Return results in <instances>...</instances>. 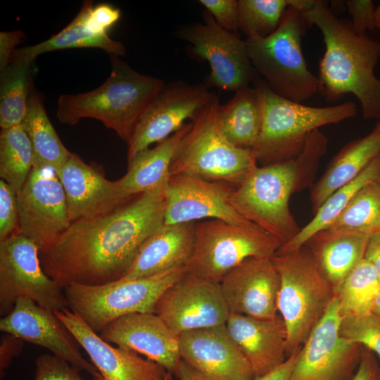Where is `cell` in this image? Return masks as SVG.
<instances>
[{
  "instance_id": "cell-1",
  "label": "cell",
  "mask_w": 380,
  "mask_h": 380,
  "mask_svg": "<svg viewBox=\"0 0 380 380\" xmlns=\"http://www.w3.org/2000/svg\"><path fill=\"white\" fill-rule=\"evenodd\" d=\"M165 190L139 194L103 215L72 222L39 253L44 272L63 289L120 279L145 241L164 224Z\"/></svg>"
},
{
  "instance_id": "cell-2",
  "label": "cell",
  "mask_w": 380,
  "mask_h": 380,
  "mask_svg": "<svg viewBox=\"0 0 380 380\" xmlns=\"http://www.w3.org/2000/svg\"><path fill=\"white\" fill-rule=\"evenodd\" d=\"M303 13L310 26L322 32L325 44L319 63L318 92L327 101L353 94L365 120H380V80L374 74L380 42L356 34L350 24L337 18L327 1L315 0Z\"/></svg>"
},
{
  "instance_id": "cell-3",
  "label": "cell",
  "mask_w": 380,
  "mask_h": 380,
  "mask_svg": "<svg viewBox=\"0 0 380 380\" xmlns=\"http://www.w3.org/2000/svg\"><path fill=\"white\" fill-rule=\"evenodd\" d=\"M327 145L324 135L315 130L297 158L255 166L233 189L230 204L242 217L277 239L281 246L286 243L301 229L290 211V196L312 183Z\"/></svg>"
},
{
  "instance_id": "cell-4",
  "label": "cell",
  "mask_w": 380,
  "mask_h": 380,
  "mask_svg": "<svg viewBox=\"0 0 380 380\" xmlns=\"http://www.w3.org/2000/svg\"><path fill=\"white\" fill-rule=\"evenodd\" d=\"M110 73L102 84L87 92L60 96L56 117L70 125L96 119L128 144L141 116L165 83L141 74L118 56L110 55Z\"/></svg>"
},
{
  "instance_id": "cell-5",
  "label": "cell",
  "mask_w": 380,
  "mask_h": 380,
  "mask_svg": "<svg viewBox=\"0 0 380 380\" xmlns=\"http://www.w3.org/2000/svg\"><path fill=\"white\" fill-rule=\"evenodd\" d=\"M260 102L262 125L252 152L260 166L297 158L310 134L319 127L353 118V101L312 107L284 98L255 75L252 80Z\"/></svg>"
},
{
  "instance_id": "cell-6",
  "label": "cell",
  "mask_w": 380,
  "mask_h": 380,
  "mask_svg": "<svg viewBox=\"0 0 380 380\" xmlns=\"http://www.w3.org/2000/svg\"><path fill=\"white\" fill-rule=\"evenodd\" d=\"M271 260L280 278L277 309L286 326L289 357L300 350L336 296L305 246L275 253Z\"/></svg>"
},
{
  "instance_id": "cell-7",
  "label": "cell",
  "mask_w": 380,
  "mask_h": 380,
  "mask_svg": "<svg viewBox=\"0 0 380 380\" xmlns=\"http://www.w3.org/2000/svg\"><path fill=\"white\" fill-rule=\"evenodd\" d=\"M310 26L303 11L289 6L272 34L245 40L252 66L270 89L301 103L319 91L318 77L308 68L301 48Z\"/></svg>"
},
{
  "instance_id": "cell-8",
  "label": "cell",
  "mask_w": 380,
  "mask_h": 380,
  "mask_svg": "<svg viewBox=\"0 0 380 380\" xmlns=\"http://www.w3.org/2000/svg\"><path fill=\"white\" fill-rule=\"evenodd\" d=\"M219 106V97L213 93L182 139L170 175H185L236 187L258 165L251 150L234 146L222 134L217 120Z\"/></svg>"
},
{
  "instance_id": "cell-9",
  "label": "cell",
  "mask_w": 380,
  "mask_h": 380,
  "mask_svg": "<svg viewBox=\"0 0 380 380\" xmlns=\"http://www.w3.org/2000/svg\"><path fill=\"white\" fill-rule=\"evenodd\" d=\"M186 273V266H182L138 279L94 286L72 283L63 291L69 308L99 334L122 316L154 313L160 296Z\"/></svg>"
},
{
  "instance_id": "cell-10",
  "label": "cell",
  "mask_w": 380,
  "mask_h": 380,
  "mask_svg": "<svg viewBox=\"0 0 380 380\" xmlns=\"http://www.w3.org/2000/svg\"><path fill=\"white\" fill-rule=\"evenodd\" d=\"M281 246L277 239L253 222L236 225L217 219L198 222L186 272L220 283L244 260L272 258Z\"/></svg>"
},
{
  "instance_id": "cell-11",
  "label": "cell",
  "mask_w": 380,
  "mask_h": 380,
  "mask_svg": "<svg viewBox=\"0 0 380 380\" xmlns=\"http://www.w3.org/2000/svg\"><path fill=\"white\" fill-rule=\"evenodd\" d=\"M20 298L51 311L69 308L63 289L42 269L37 246L15 232L0 241L1 316L8 315Z\"/></svg>"
},
{
  "instance_id": "cell-12",
  "label": "cell",
  "mask_w": 380,
  "mask_h": 380,
  "mask_svg": "<svg viewBox=\"0 0 380 380\" xmlns=\"http://www.w3.org/2000/svg\"><path fill=\"white\" fill-rule=\"evenodd\" d=\"M341 319L335 297L298 350L289 380H351L363 347L340 335Z\"/></svg>"
},
{
  "instance_id": "cell-13",
  "label": "cell",
  "mask_w": 380,
  "mask_h": 380,
  "mask_svg": "<svg viewBox=\"0 0 380 380\" xmlns=\"http://www.w3.org/2000/svg\"><path fill=\"white\" fill-rule=\"evenodd\" d=\"M16 232L33 241L39 253L49 248L71 224L63 185L55 170L33 167L17 193Z\"/></svg>"
},
{
  "instance_id": "cell-14",
  "label": "cell",
  "mask_w": 380,
  "mask_h": 380,
  "mask_svg": "<svg viewBox=\"0 0 380 380\" xmlns=\"http://www.w3.org/2000/svg\"><path fill=\"white\" fill-rule=\"evenodd\" d=\"M203 23L179 27L175 35L191 44L196 57L208 62L212 84L235 91L248 87L256 72L248 56L246 42L220 27L209 12L203 13Z\"/></svg>"
},
{
  "instance_id": "cell-15",
  "label": "cell",
  "mask_w": 380,
  "mask_h": 380,
  "mask_svg": "<svg viewBox=\"0 0 380 380\" xmlns=\"http://www.w3.org/2000/svg\"><path fill=\"white\" fill-rule=\"evenodd\" d=\"M213 93L201 84L174 82L165 84L139 120L128 142L127 160L159 143L191 121L209 103Z\"/></svg>"
},
{
  "instance_id": "cell-16",
  "label": "cell",
  "mask_w": 380,
  "mask_h": 380,
  "mask_svg": "<svg viewBox=\"0 0 380 380\" xmlns=\"http://www.w3.org/2000/svg\"><path fill=\"white\" fill-rule=\"evenodd\" d=\"M154 313L177 336L225 324L229 315L220 283L187 272L163 293Z\"/></svg>"
},
{
  "instance_id": "cell-17",
  "label": "cell",
  "mask_w": 380,
  "mask_h": 380,
  "mask_svg": "<svg viewBox=\"0 0 380 380\" xmlns=\"http://www.w3.org/2000/svg\"><path fill=\"white\" fill-rule=\"evenodd\" d=\"M234 188L222 182H210L185 175H170L165 189L164 224L189 222L203 218L220 220L236 225L251 223L229 203Z\"/></svg>"
},
{
  "instance_id": "cell-18",
  "label": "cell",
  "mask_w": 380,
  "mask_h": 380,
  "mask_svg": "<svg viewBox=\"0 0 380 380\" xmlns=\"http://www.w3.org/2000/svg\"><path fill=\"white\" fill-rule=\"evenodd\" d=\"M0 330L49 349L94 379L101 377L94 365L82 356L80 344L53 312L33 300L18 298L12 311L1 319Z\"/></svg>"
},
{
  "instance_id": "cell-19",
  "label": "cell",
  "mask_w": 380,
  "mask_h": 380,
  "mask_svg": "<svg viewBox=\"0 0 380 380\" xmlns=\"http://www.w3.org/2000/svg\"><path fill=\"white\" fill-rule=\"evenodd\" d=\"M182 360L205 380H253L247 360L226 324L189 330L178 336Z\"/></svg>"
},
{
  "instance_id": "cell-20",
  "label": "cell",
  "mask_w": 380,
  "mask_h": 380,
  "mask_svg": "<svg viewBox=\"0 0 380 380\" xmlns=\"http://www.w3.org/2000/svg\"><path fill=\"white\" fill-rule=\"evenodd\" d=\"M53 312L87 352L100 373L101 377L93 380L172 379V374L161 365L144 359L133 350L110 346L71 310Z\"/></svg>"
},
{
  "instance_id": "cell-21",
  "label": "cell",
  "mask_w": 380,
  "mask_h": 380,
  "mask_svg": "<svg viewBox=\"0 0 380 380\" xmlns=\"http://www.w3.org/2000/svg\"><path fill=\"white\" fill-rule=\"evenodd\" d=\"M229 313L270 319L278 315L280 278L271 258H251L220 281Z\"/></svg>"
},
{
  "instance_id": "cell-22",
  "label": "cell",
  "mask_w": 380,
  "mask_h": 380,
  "mask_svg": "<svg viewBox=\"0 0 380 380\" xmlns=\"http://www.w3.org/2000/svg\"><path fill=\"white\" fill-rule=\"evenodd\" d=\"M57 175L65 191L71 222L105 215L132 199L118 180H108L98 168L73 153Z\"/></svg>"
},
{
  "instance_id": "cell-23",
  "label": "cell",
  "mask_w": 380,
  "mask_h": 380,
  "mask_svg": "<svg viewBox=\"0 0 380 380\" xmlns=\"http://www.w3.org/2000/svg\"><path fill=\"white\" fill-rule=\"evenodd\" d=\"M105 341L145 355L177 376L182 358L178 337L155 313L135 312L109 324L99 334Z\"/></svg>"
},
{
  "instance_id": "cell-24",
  "label": "cell",
  "mask_w": 380,
  "mask_h": 380,
  "mask_svg": "<svg viewBox=\"0 0 380 380\" xmlns=\"http://www.w3.org/2000/svg\"><path fill=\"white\" fill-rule=\"evenodd\" d=\"M226 327L251 365L255 378L272 372L288 358L286 329L280 315L261 319L229 313Z\"/></svg>"
},
{
  "instance_id": "cell-25",
  "label": "cell",
  "mask_w": 380,
  "mask_h": 380,
  "mask_svg": "<svg viewBox=\"0 0 380 380\" xmlns=\"http://www.w3.org/2000/svg\"><path fill=\"white\" fill-rule=\"evenodd\" d=\"M195 242L196 222L163 224L145 241L119 280L146 278L186 266Z\"/></svg>"
},
{
  "instance_id": "cell-26",
  "label": "cell",
  "mask_w": 380,
  "mask_h": 380,
  "mask_svg": "<svg viewBox=\"0 0 380 380\" xmlns=\"http://www.w3.org/2000/svg\"><path fill=\"white\" fill-rule=\"evenodd\" d=\"M369 236L354 231L326 228L312 235L303 246L310 250L319 272L334 290L365 258Z\"/></svg>"
},
{
  "instance_id": "cell-27",
  "label": "cell",
  "mask_w": 380,
  "mask_h": 380,
  "mask_svg": "<svg viewBox=\"0 0 380 380\" xmlns=\"http://www.w3.org/2000/svg\"><path fill=\"white\" fill-rule=\"evenodd\" d=\"M191 125V122L185 124L155 147L140 151L127 160V172L118 182L129 198L165 190L170 177V170L175 154Z\"/></svg>"
},
{
  "instance_id": "cell-28",
  "label": "cell",
  "mask_w": 380,
  "mask_h": 380,
  "mask_svg": "<svg viewBox=\"0 0 380 380\" xmlns=\"http://www.w3.org/2000/svg\"><path fill=\"white\" fill-rule=\"evenodd\" d=\"M379 152L380 129L376 125L367 136L344 146L311 189L313 213H315L332 194L355 179Z\"/></svg>"
},
{
  "instance_id": "cell-29",
  "label": "cell",
  "mask_w": 380,
  "mask_h": 380,
  "mask_svg": "<svg viewBox=\"0 0 380 380\" xmlns=\"http://www.w3.org/2000/svg\"><path fill=\"white\" fill-rule=\"evenodd\" d=\"M93 6L92 1H84L77 15L65 28L47 40L16 49L11 62L32 64L41 54L73 48H99L109 55L125 56L126 50L121 42L111 39L107 32L95 30L88 23V15Z\"/></svg>"
},
{
  "instance_id": "cell-30",
  "label": "cell",
  "mask_w": 380,
  "mask_h": 380,
  "mask_svg": "<svg viewBox=\"0 0 380 380\" xmlns=\"http://www.w3.org/2000/svg\"><path fill=\"white\" fill-rule=\"evenodd\" d=\"M219 128L234 146L253 150L261 132L262 113L255 89L248 87L235 91L217 113Z\"/></svg>"
},
{
  "instance_id": "cell-31",
  "label": "cell",
  "mask_w": 380,
  "mask_h": 380,
  "mask_svg": "<svg viewBox=\"0 0 380 380\" xmlns=\"http://www.w3.org/2000/svg\"><path fill=\"white\" fill-rule=\"evenodd\" d=\"M33 150V167L61 170L71 154L63 144L46 114L43 99L32 86L21 123Z\"/></svg>"
},
{
  "instance_id": "cell-32",
  "label": "cell",
  "mask_w": 380,
  "mask_h": 380,
  "mask_svg": "<svg viewBox=\"0 0 380 380\" xmlns=\"http://www.w3.org/2000/svg\"><path fill=\"white\" fill-rule=\"evenodd\" d=\"M372 182H380V152L355 179L332 194L317 210L314 217L293 239L280 246L276 253H287L300 249L312 235L328 227L358 191Z\"/></svg>"
},
{
  "instance_id": "cell-33",
  "label": "cell",
  "mask_w": 380,
  "mask_h": 380,
  "mask_svg": "<svg viewBox=\"0 0 380 380\" xmlns=\"http://www.w3.org/2000/svg\"><path fill=\"white\" fill-rule=\"evenodd\" d=\"M380 290V277L374 267L363 258L334 289L341 315L372 312Z\"/></svg>"
},
{
  "instance_id": "cell-34",
  "label": "cell",
  "mask_w": 380,
  "mask_h": 380,
  "mask_svg": "<svg viewBox=\"0 0 380 380\" xmlns=\"http://www.w3.org/2000/svg\"><path fill=\"white\" fill-rule=\"evenodd\" d=\"M32 64L11 62L1 71L0 127L20 125L26 114L31 89Z\"/></svg>"
},
{
  "instance_id": "cell-35",
  "label": "cell",
  "mask_w": 380,
  "mask_h": 380,
  "mask_svg": "<svg viewBox=\"0 0 380 380\" xmlns=\"http://www.w3.org/2000/svg\"><path fill=\"white\" fill-rule=\"evenodd\" d=\"M33 150L22 125L1 129L0 177L18 193L33 167Z\"/></svg>"
},
{
  "instance_id": "cell-36",
  "label": "cell",
  "mask_w": 380,
  "mask_h": 380,
  "mask_svg": "<svg viewBox=\"0 0 380 380\" xmlns=\"http://www.w3.org/2000/svg\"><path fill=\"white\" fill-rule=\"evenodd\" d=\"M327 228L354 231L368 236L379 229L380 182L370 183L358 191Z\"/></svg>"
},
{
  "instance_id": "cell-37",
  "label": "cell",
  "mask_w": 380,
  "mask_h": 380,
  "mask_svg": "<svg viewBox=\"0 0 380 380\" xmlns=\"http://www.w3.org/2000/svg\"><path fill=\"white\" fill-rule=\"evenodd\" d=\"M239 29L248 38H264L279 27L294 0H238Z\"/></svg>"
},
{
  "instance_id": "cell-38",
  "label": "cell",
  "mask_w": 380,
  "mask_h": 380,
  "mask_svg": "<svg viewBox=\"0 0 380 380\" xmlns=\"http://www.w3.org/2000/svg\"><path fill=\"white\" fill-rule=\"evenodd\" d=\"M340 335L376 353L380 358V315L371 312L364 315H341Z\"/></svg>"
},
{
  "instance_id": "cell-39",
  "label": "cell",
  "mask_w": 380,
  "mask_h": 380,
  "mask_svg": "<svg viewBox=\"0 0 380 380\" xmlns=\"http://www.w3.org/2000/svg\"><path fill=\"white\" fill-rule=\"evenodd\" d=\"M80 371L57 355L42 354L35 360L34 380H84Z\"/></svg>"
},
{
  "instance_id": "cell-40",
  "label": "cell",
  "mask_w": 380,
  "mask_h": 380,
  "mask_svg": "<svg viewBox=\"0 0 380 380\" xmlns=\"http://www.w3.org/2000/svg\"><path fill=\"white\" fill-rule=\"evenodd\" d=\"M18 222L17 193L0 179V241L16 232Z\"/></svg>"
},
{
  "instance_id": "cell-41",
  "label": "cell",
  "mask_w": 380,
  "mask_h": 380,
  "mask_svg": "<svg viewBox=\"0 0 380 380\" xmlns=\"http://www.w3.org/2000/svg\"><path fill=\"white\" fill-rule=\"evenodd\" d=\"M216 23L224 30L236 32L239 30V4L236 0H200Z\"/></svg>"
},
{
  "instance_id": "cell-42",
  "label": "cell",
  "mask_w": 380,
  "mask_h": 380,
  "mask_svg": "<svg viewBox=\"0 0 380 380\" xmlns=\"http://www.w3.org/2000/svg\"><path fill=\"white\" fill-rule=\"evenodd\" d=\"M345 4L352 18L353 31L357 35H365L367 30L375 28L376 7L372 0H348Z\"/></svg>"
},
{
  "instance_id": "cell-43",
  "label": "cell",
  "mask_w": 380,
  "mask_h": 380,
  "mask_svg": "<svg viewBox=\"0 0 380 380\" xmlns=\"http://www.w3.org/2000/svg\"><path fill=\"white\" fill-rule=\"evenodd\" d=\"M120 10L108 4L93 6L88 15V23L95 30L107 32L120 18Z\"/></svg>"
},
{
  "instance_id": "cell-44",
  "label": "cell",
  "mask_w": 380,
  "mask_h": 380,
  "mask_svg": "<svg viewBox=\"0 0 380 380\" xmlns=\"http://www.w3.org/2000/svg\"><path fill=\"white\" fill-rule=\"evenodd\" d=\"M24 341L14 335L7 334L1 338L0 341V376L4 378L6 370L10 366L13 357L22 352Z\"/></svg>"
},
{
  "instance_id": "cell-45",
  "label": "cell",
  "mask_w": 380,
  "mask_h": 380,
  "mask_svg": "<svg viewBox=\"0 0 380 380\" xmlns=\"http://www.w3.org/2000/svg\"><path fill=\"white\" fill-rule=\"evenodd\" d=\"M25 37L20 30L0 32V72L10 65L15 47Z\"/></svg>"
},
{
  "instance_id": "cell-46",
  "label": "cell",
  "mask_w": 380,
  "mask_h": 380,
  "mask_svg": "<svg viewBox=\"0 0 380 380\" xmlns=\"http://www.w3.org/2000/svg\"><path fill=\"white\" fill-rule=\"evenodd\" d=\"M351 380H380V367L374 353L363 347L359 365Z\"/></svg>"
},
{
  "instance_id": "cell-47",
  "label": "cell",
  "mask_w": 380,
  "mask_h": 380,
  "mask_svg": "<svg viewBox=\"0 0 380 380\" xmlns=\"http://www.w3.org/2000/svg\"><path fill=\"white\" fill-rule=\"evenodd\" d=\"M365 258L374 267L380 277V229L369 236Z\"/></svg>"
},
{
  "instance_id": "cell-48",
  "label": "cell",
  "mask_w": 380,
  "mask_h": 380,
  "mask_svg": "<svg viewBox=\"0 0 380 380\" xmlns=\"http://www.w3.org/2000/svg\"><path fill=\"white\" fill-rule=\"evenodd\" d=\"M298 352L290 355L282 365L272 372L255 377L253 380H289Z\"/></svg>"
},
{
  "instance_id": "cell-49",
  "label": "cell",
  "mask_w": 380,
  "mask_h": 380,
  "mask_svg": "<svg viewBox=\"0 0 380 380\" xmlns=\"http://www.w3.org/2000/svg\"><path fill=\"white\" fill-rule=\"evenodd\" d=\"M177 377L179 380H205L182 360L179 365Z\"/></svg>"
},
{
  "instance_id": "cell-50",
  "label": "cell",
  "mask_w": 380,
  "mask_h": 380,
  "mask_svg": "<svg viewBox=\"0 0 380 380\" xmlns=\"http://www.w3.org/2000/svg\"><path fill=\"white\" fill-rule=\"evenodd\" d=\"M372 312L380 315V290L373 303Z\"/></svg>"
},
{
  "instance_id": "cell-51",
  "label": "cell",
  "mask_w": 380,
  "mask_h": 380,
  "mask_svg": "<svg viewBox=\"0 0 380 380\" xmlns=\"http://www.w3.org/2000/svg\"><path fill=\"white\" fill-rule=\"evenodd\" d=\"M374 21L375 28L380 30V4L375 9Z\"/></svg>"
},
{
  "instance_id": "cell-52",
  "label": "cell",
  "mask_w": 380,
  "mask_h": 380,
  "mask_svg": "<svg viewBox=\"0 0 380 380\" xmlns=\"http://www.w3.org/2000/svg\"><path fill=\"white\" fill-rule=\"evenodd\" d=\"M376 125L378 126V127H379V129H380V122H377L376 123Z\"/></svg>"
}]
</instances>
